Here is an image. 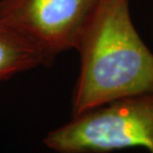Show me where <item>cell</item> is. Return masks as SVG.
<instances>
[{
  "mask_svg": "<svg viewBox=\"0 0 153 153\" xmlns=\"http://www.w3.org/2000/svg\"><path fill=\"white\" fill-rule=\"evenodd\" d=\"M75 117L113 101L153 93V53L133 25L129 0H100L78 44Z\"/></svg>",
  "mask_w": 153,
  "mask_h": 153,
  "instance_id": "obj_1",
  "label": "cell"
},
{
  "mask_svg": "<svg viewBox=\"0 0 153 153\" xmlns=\"http://www.w3.org/2000/svg\"><path fill=\"white\" fill-rule=\"evenodd\" d=\"M44 144L56 153H111L143 147L153 153V93L119 99L53 129Z\"/></svg>",
  "mask_w": 153,
  "mask_h": 153,
  "instance_id": "obj_2",
  "label": "cell"
},
{
  "mask_svg": "<svg viewBox=\"0 0 153 153\" xmlns=\"http://www.w3.org/2000/svg\"><path fill=\"white\" fill-rule=\"evenodd\" d=\"M100 0H0V20L21 32L53 61L76 50Z\"/></svg>",
  "mask_w": 153,
  "mask_h": 153,
  "instance_id": "obj_3",
  "label": "cell"
},
{
  "mask_svg": "<svg viewBox=\"0 0 153 153\" xmlns=\"http://www.w3.org/2000/svg\"><path fill=\"white\" fill-rule=\"evenodd\" d=\"M48 62L47 55L30 39L0 20V82Z\"/></svg>",
  "mask_w": 153,
  "mask_h": 153,
  "instance_id": "obj_4",
  "label": "cell"
}]
</instances>
